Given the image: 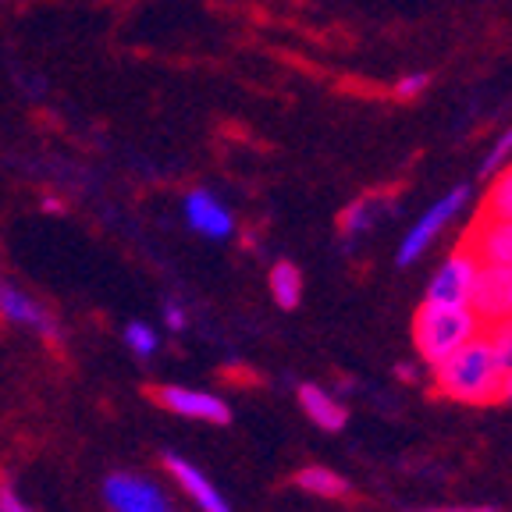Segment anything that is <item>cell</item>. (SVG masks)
Instances as JSON below:
<instances>
[{
  "instance_id": "cell-1",
  "label": "cell",
  "mask_w": 512,
  "mask_h": 512,
  "mask_svg": "<svg viewBox=\"0 0 512 512\" xmlns=\"http://www.w3.org/2000/svg\"><path fill=\"white\" fill-rule=\"evenodd\" d=\"M502 384L505 377L484 331L434 367V392L452 402H463V406H495L502 402Z\"/></svg>"
},
{
  "instance_id": "cell-2",
  "label": "cell",
  "mask_w": 512,
  "mask_h": 512,
  "mask_svg": "<svg viewBox=\"0 0 512 512\" xmlns=\"http://www.w3.org/2000/svg\"><path fill=\"white\" fill-rule=\"evenodd\" d=\"M480 320L470 306H456V303H420L413 317V345L420 352V360L427 367H438L445 356L466 345L473 335H480Z\"/></svg>"
},
{
  "instance_id": "cell-3",
  "label": "cell",
  "mask_w": 512,
  "mask_h": 512,
  "mask_svg": "<svg viewBox=\"0 0 512 512\" xmlns=\"http://www.w3.org/2000/svg\"><path fill=\"white\" fill-rule=\"evenodd\" d=\"M473 200V189L470 185H456V189H448L445 196H438V200L431 203V207L424 210V214L416 217L413 228H409L406 235H402L399 242V253H395V260H399V267H413L420 256L427 253V249L434 246V239H438L441 232H445L448 224L456 221L459 214H463L466 207H470Z\"/></svg>"
},
{
  "instance_id": "cell-4",
  "label": "cell",
  "mask_w": 512,
  "mask_h": 512,
  "mask_svg": "<svg viewBox=\"0 0 512 512\" xmlns=\"http://www.w3.org/2000/svg\"><path fill=\"white\" fill-rule=\"evenodd\" d=\"M477 271H480L477 253H473L466 242H459V246L438 264V271L431 274L424 299H427V303H456V306L466 303V306H470Z\"/></svg>"
},
{
  "instance_id": "cell-5",
  "label": "cell",
  "mask_w": 512,
  "mask_h": 512,
  "mask_svg": "<svg viewBox=\"0 0 512 512\" xmlns=\"http://www.w3.org/2000/svg\"><path fill=\"white\" fill-rule=\"evenodd\" d=\"M470 310L477 313L480 328L512 320V267L480 264L477 281H473Z\"/></svg>"
},
{
  "instance_id": "cell-6",
  "label": "cell",
  "mask_w": 512,
  "mask_h": 512,
  "mask_svg": "<svg viewBox=\"0 0 512 512\" xmlns=\"http://www.w3.org/2000/svg\"><path fill=\"white\" fill-rule=\"evenodd\" d=\"M153 399L175 416L185 420H200V424H232V409L221 395L200 392V388H182V384H164V388H153Z\"/></svg>"
},
{
  "instance_id": "cell-7",
  "label": "cell",
  "mask_w": 512,
  "mask_h": 512,
  "mask_svg": "<svg viewBox=\"0 0 512 512\" xmlns=\"http://www.w3.org/2000/svg\"><path fill=\"white\" fill-rule=\"evenodd\" d=\"M182 217H185V224H189L192 232L203 235V239H210V242H224V239H232V235H235L232 207H228L221 196H214L210 189L185 192Z\"/></svg>"
},
{
  "instance_id": "cell-8",
  "label": "cell",
  "mask_w": 512,
  "mask_h": 512,
  "mask_svg": "<svg viewBox=\"0 0 512 512\" xmlns=\"http://www.w3.org/2000/svg\"><path fill=\"white\" fill-rule=\"evenodd\" d=\"M0 320H8L15 328L36 331V335H43L47 342H61V328H57L54 313L43 303H36L29 292H22V288L8 278H0Z\"/></svg>"
},
{
  "instance_id": "cell-9",
  "label": "cell",
  "mask_w": 512,
  "mask_h": 512,
  "mask_svg": "<svg viewBox=\"0 0 512 512\" xmlns=\"http://www.w3.org/2000/svg\"><path fill=\"white\" fill-rule=\"evenodd\" d=\"M463 242L477 253L480 264L512 267V221H502V217H491L480 210L466 228Z\"/></svg>"
},
{
  "instance_id": "cell-10",
  "label": "cell",
  "mask_w": 512,
  "mask_h": 512,
  "mask_svg": "<svg viewBox=\"0 0 512 512\" xmlns=\"http://www.w3.org/2000/svg\"><path fill=\"white\" fill-rule=\"evenodd\" d=\"M104 498L111 512H171L157 484L136 477V473H111L104 480Z\"/></svg>"
},
{
  "instance_id": "cell-11",
  "label": "cell",
  "mask_w": 512,
  "mask_h": 512,
  "mask_svg": "<svg viewBox=\"0 0 512 512\" xmlns=\"http://www.w3.org/2000/svg\"><path fill=\"white\" fill-rule=\"evenodd\" d=\"M164 466H168V473L175 477V484L192 498V502H196V509L200 512H232L228 498L214 488V480H210L196 463H189V459L168 452V456H164Z\"/></svg>"
},
{
  "instance_id": "cell-12",
  "label": "cell",
  "mask_w": 512,
  "mask_h": 512,
  "mask_svg": "<svg viewBox=\"0 0 512 512\" xmlns=\"http://www.w3.org/2000/svg\"><path fill=\"white\" fill-rule=\"evenodd\" d=\"M392 207H395V200L388 196V192H367V196L352 200L349 207L342 210V217H338V232L345 235V242L360 239V235L374 232L377 224L392 214Z\"/></svg>"
},
{
  "instance_id": "cell-13",
  "label": "cell",
  "mask_w": 512,
  "mask_h": 512,
  "mask_svg": "<svg viewBox=\"0 0 512 512\" xmlns=\"http://www.w3.org/2000/svg\"><path fill=\"white\" fill-rule=\"evenodd\" d=\"M299 406H303V413L310 416L320 431H342L349 424V409L331 392H324L320 384H303L299 388Z\"/></svg>"
},
{
  "instance_id": "cell-14",
  "label": "cell",
  "mask_w": 512,
  "mask_h": 512,
  "mask_svg": "<svg viewBox=\"0 0 512 512\" xmlns=\"http://www.w3.org/2000/svg\"><path fill=\"white\" fill-rule=\"evenodd\" d=\"M271 296L281 310H296L303 299V271L292 260H278L271 267Z\"/></svg>"
},
{
  "instance_id": "cell-15",
  "label": "cell",
  "mask_w": 512,
  "mask_h": 512,
  "mask_svg": "<svg viewBox=\"0 0 512 512\" xmlns=\"http://www.w3.org/2000/svg\"><path fill=\"white\" fill-rule=\"evenodd\" d=\"M296 488L317 498H342L345 491H349V484H345V477H338L335 470H328V466H303V470L296 473Z\"/></svg>"
},
{
  "instance_id": "cell-16",
  "label": "cell",
  "mask_w": 512,
  "mask_h": 512,
  "mask_svg": "<svg viewBox=\"0 0 512 512\" xmlns=\"http://www.w3.org/2000/svg\"><path fill=\"white\" fill-rule=\"evenodd\" d=\"M480 210L491 217H502V221H512V164L491 178L488 192H484V207Z\"/></svg>"
},
{
  "instance_id": "cell-17",
  "label": "cell",
  "mask_w": 512,
  "mask_h": 512,
  "mask_svg": "<svg viewBox=\"0 0 512 512\" xmlns=\"http://www.w3.org/2000/svg\"><path fill=\"white\" fill-rule=\"evenodd\" d=\"M491 342V352H495V363L502 370V377H512V320H502V324H491L484 328Z\"/></svg>"
},
{
  "instance_id": "cell-18",
  "label": "cell",
  "mask_w": 512,
  "mask_h": 512,
  "mask_svg": "<svg viewBox=\"0 0 512 512\" xmlns=\"http://www.w3.org/2000/svg\"><path fill=\"white\" fill-rule=\"evenodd\" d=\"M125 345L136 352L139 360H150L153 352L160 349V338L146 320H132V324H125Z\"/></svg>"
},
{
  "instance_id": "cell-19",
  "label": "cell",
  "mask_w": 512,
  "mask_h": 512,
  "mask_svg": "<svg viewBox=\"0 0 512 512\" xmlns=\"http://www.w3.org/2000/svg\"><path fill=\"white\" fill-rule=\"evenodd\" d=\"M509 164H512V128L495 139V146H491L488 157H484V164H480V175H484V178H495L498 171H505Z\"/></svg>"
},
{
  "instance_id": "cell-20",
  "label": "cell",
  "mask_w": 512,
  "mask_h": 512,
  "mask_svg": "<svg viewBox=\"0 0 512 512\" xmlns=\"http://www.w3.org/2000/svg\"><path fill=\"white\" fill-rule=\"evenodd\" d=\"M427 86H431V75H427V72H409V75H402V79L395 82V96H399V100H416V96L424 93Z\"/></svg>"
},
{
  "instance_id": "cell-21",
  "label": "cell",
  "mask_w": 512,
  "mask_h": 512,
  "mask_svg": "<svg viewBox=\"0 0 512 512\" xmlns=\"http://www.w3.org/2000/svg\"><path fill=\"white\" fill-rule=\"evenodd\" d=\"M0 512H32L29 505L22 502V495L15 491L8 477H0Z\"/></svg>"
},
{
  "instance_id": "cell-22",
  "label": "cell",
  "mask_w": 512,
  "mask_h": 512,
  "mask_svg": "<svg viewBox=\"0 0 512 512\" xmlns=\"http://www.w3.org/2000/svg\"><path fill=\"white\" fill-rule=\"evenodd\" d=\"M164 324H168L171 331H185V324H189V313H185V306L182 303L164 306Z\"/></svg>"
},
{
  "instance_id": "cell-23",
  "label": "cell",
  "mask_w": 512,
  "mask_h": 512,
  "mask_svg": "<svg viewBox=\"0 0 512 512\" xmlns=\"http://www.w3.org/2000/svg\"><path fill=\"white\" fill-rule=\"evenodd\" d=\"M424 512H495L488 505H448V509H424Z\"/></svg>"
},
{
  "instance_id": "cell-24",
  "label": "cell",
  "mask_w": 512,
  "mask_h": 512,
  "mask_svg": "<svg viewBox=\"0 0 512 512\" xmlns=\"http://www.w3.org/2000/svg\"><path fill=\"white\" fill-rule=\"evenodd\" d=\"M416 374H420V370H416L413 363H399V377H402V381H416Z\"/></svg>"
},
{
  "instance_id": "cell-25",
  "label": "cell",
  "mask_w": 512,
  "mask_h": 512,
  "mask_svg": "<svg viewBox=\"0 0 512 512\" xmlns=\"http://www.w3.org/2000/svg\"><path fill=\"white\" fill-rule=\"evenodd\" d=\"M502 402L512 406V377H505V384H502Z\"/></svg>"
},
{
  "instance_id": "cell-26",
  "label": "cell",
  "mask_w": 512,
  "mask_h": 512,
  "mask_svg": "<svg viewBox=\"0 0 512 512\" xmlns=\"http://www.w3.org/2000/svg\"><path fill=\"white\" fill-rule=\"evenodd\" d=\"M0 4H8V0H0Z\"/></svg>"
}]
</instances>
